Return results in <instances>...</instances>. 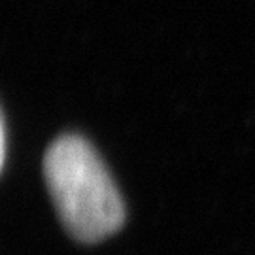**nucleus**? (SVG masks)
Masks as SVG:
<instances>
[{"mask_svg": "<svg viewBox=\"0 0 255 255\" xmlns=\"http://www.w3.org/2000/svg\"><path fill=\"white\" fill-rule=\"evenodd\" d=\"M44 178L57 214L80 242H101L125 221V204L95 147L78 134L55 138L44 155Z\"/></svg>", "mask_w": 255, "mask_h": 255, "instance_id": "f257e3e1", "label": "nucleus"}, {"mask_svg": "<svg viewBox=\"0 0 255 255\" xmlns=\"http://www.w3.org/2000/svg\"><path fill=\"white\" fill-rule=\"evenodd\" d=\"M4 161H6V130H4L2 116H0V172L4 168Z\"/></svg>", "mask_w": 255, "mask_h": 255, "instance_id": "f03ea898", "label": "nucleus"}]
</instances>
